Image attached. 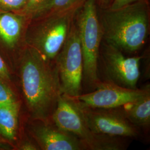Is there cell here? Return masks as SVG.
Listing matches in <instances>:
<instances>
[{"mask_svg": "<svg viewBox=\"0 0 150 150\" xmlns=\"http://www.w3.org/2000/svg\"><path fill=\"white\" fill-rule=\"evenodd\" d=\"M20 59L22 96L30 120L52 121V116L62 94L58 70L38 51L28 46Z\"/></svg>", "mask_w": 150, "mask_h": 150, "instance_id": "cell-1", "label": "cell"}, {"mask_svg": "<svg viewBox=\"0 0 150 150\" xmlns=\"http://www.w3.org/2000/svg\"><path fill=\"white\" fill-rule=\"evenodd\" d=\"M102 39L125 54H135L144 46L149 36V0H139L115 10L99 9Z\"/></svg>", "mask_w": 150, "mask_h": 150, "instance_id": "cell-2", "label": "cell"}, {"mask_svg": "<svg viewBox=\"0 0 150 150\" xmlns=\"http://www.w3.org/2000/svg\"><path fill=\"white\" fill-rule=\"evenodd\" d=\"M82 5L32 18L26 33V45L36 50L47 62L56 64L57 56L65 43L75 16Z\"/></svg>", "mask_w": 150, "mask_h": 150, "instance_id": "cell-3", "label": "cell"}, {"mask_svg": "<svg viewBox=\"0 0 150 150\" xmlns=\"http://www.w3.org/2000/svg\"><path fill=\"white\" fill-rule=\"evenodd\" d=\"M75 22L83 55L82 88L85 86L88 90L93 91L101 82L98 75L97 64L102 40L98 7L95 0L85 1L76 13Z\"/></svg>", "mask_w": 150, "mask_h": 150, "instance_id": "cell-4", "label": "cell"}, {"mask_svg": "<svg viewBox=\"0 0 150 150\" xmlns=\"http://www.w3.org/2000/svg\"><path fill=\"white\" fill-rule=\"evenodd\" d=\"M52 121L59 128L77 137L87 150H123L127 147L126 138L93 132L87 125L72 100L63 94L59 98Z\"/></svg>", "mask_w": 150, "mask_h": 150, "instance_id": "cell-5", "label": "cell"}, {"mask_svg": "<svg viewBox=\"0 0 150 150\" xmlns=\"http://www.w3.org/2000/svg\"><path fill=\"white\" fill-rule=\"evenodd\" d=\"M142 56L127 57L120 49L102 39L98 59V75L101 81L136 89L140 77Z\"/></svg>", "mask_w": 150, "mask_h": 150, "instance_id": "cell-6", "label": "cell"}, {"mask_svg": "<svg viewBox=\"0 0 150 150\" xmlns=\"http://www.w3.org/2000/svg\"><path fill=\"white\" fill-rule=\"evenodd\" d=\"M62 93L74 97L82 93L83 55L75 20L70 33L55 61Z\"/></svg>", "mask_w": 150, "mask_h": 150, "instance_id": "cell-7", "label": "cell"}, {"mask_svg": "<svg viewBox=\"0 0 150 150\" xmlns=\"http://www.w3.org/2000/svg\"><path fill=\"white\" fill-rule=\"evenodd\" d=\"M71 99L93 132L126 139L137 138L141 134V129L126 117L122 106L113 108H92L82 106Z\"/></svg>", "mask_w": 150, "mask_h": 150, "instance_id": "cell-8", "label": "cell"}, {"mask_svg": "<svg viewBox=\"0 0 150 150\" xmlns=\"http://www.w3.org/2000/svg\"><path fill=\"white\" fill-rule=\"evenodd\" d=\"M149 91L150 84L142 88L132 89L101 81L93 91L69 97L86 107L113 108L134 102Z\"/></svg>", "mask_w": 150, "mask_h": 150, "instance_id": "cell-9", "label": "cell"}, {"mask_svg": "<svg viewBox=\"0 0 150 150\" xmlns=\"http://www.w3.org/2000/svg\"><path fill=\"white\" fill-rule=\"evenodd\" d=\"M31 121L28 132L40 150H87L77 137L59 128L52 121Z\"/></svg>", "mask_w": 150, "mask_h": 150, "instance_id": "cell-10", "label": "cell"}, {"mask_svg": "<svg viewBox=\"0 0 150 150\" xmlns=\"http://www.w3.org/2000/svg\"><path fill=\"white\" fill-rule=\"evenodd\" d=\"M31 20L17 12H0V51L19 57L26 46V33Z\"/></svg>", "mask_w": 150, "mask_h": 150, "instance_id": "cell-11", "label": "cell"}, {"mask_svg": "<svg viewBox=\"0 0 150 150\" xmlns=\"http://www.w3.org/2000/svg\"><path fill=\"white\" fill-rule=\"evenodd\" d=\"M129 121L139 129H148L150 125V91L134 102L122 106Z\"/></svg>", "mask_w": 150, "mask_h": 150, "instance_id": "cell-12", "label": "cell"}, {"mask_svg": "<svg viewBox=\"0 0 150 150\" xmlns=\"http://www.w3.org/2000/svg\"><path fill=\"white\" fill-rule=\"evenodd\" d=\"M20 105L17 102L0 106V134L5 139H15L18 126Z\"/></svg>", "mask_w": 150, "mask_h": 150, "instance_id": "cell-13", "label": "cell"}, {"mask_svg": "<svg viewBox=\"0 0 150 150\" xmlns=\"http://www.w3.org/2000/svg\"><path fill=\"white\" fill-rule=\"evenodd\" d=\"M85 1L86 0H52L45 10L34 17L50 13L65 11L77 6L83 4Z\"/></svg>", "mask_w": 150, "mask_h": 150, "instance_id": "cell-14", "label": "cell"}, {"mask_svg": "<svg viewBox=\"0 0 150 150\" xmlns=\"http://www.w3.org/2000/svg\"><path fill=\"white\" fill-rule=\"evenodd\" d=\"M52 0H26L21 11L17 12L26 15L31 19L45 10Z\"/></svg>", "mask_w": 150, "mask_h": 150, "instance_id": "cell-15", "label": "cell"}, {"mask_svg": "<svg viewBox=\"0 0 150 150\" xmlns=\"http://www.w3.org/2000/svg\"><path fill=\"white\" fill-rule=\"evenodd\" d=\"M0 78V106L9 105L18 102L11 88Z\"/></svg>", "mask_w": 150, "mask_h": 150, "instance_id": "cell-16", "label": "cell"}, {"mask_svg": "<svg viewBox=\"0 0 150 150\" xmlns=\"http://www.w3.org/2000/svg\"><path fill=\"white\" fill-rule=\"evenodd\" d=\"M26 0H0V12H18L25 4Z\"/></svg>", "mask_w": 150, "mask_h": 150, "instance_id": "cell-17", "label": "cell"}, {"mask_svg": "<svg viewBox=\"0 0 150 150\" xmlns=\"http://www.w3.org/2000/svg\"><path fill=\"white\" fill-rule=\"evenodd\" d=\"M0 78L4 80H9L10 75L5 62L0 54Z\"/></svg>", "mask_w": 150, "mask_h": 150, "instance_id": "cell-18", "label": "cell"}, {"mask_svg": "<svg viewBox=\"0 0 150 150\" xmlns=\"http://www.w3.org/2000/svg\"><path fill=\"white\" fill-rule=\"evenodd\" d=\"M139 0H113L111 5L109 7V9L115 10L120 8L124 6L134 3Z\"/></svg>", "mask_w": 150, "mask_h": 150, "instance_id": "cell-19", "label": "cell"}, {"mask_svg": "<svg viewBox=\"0 0 150 150\" xmlns=\"http://www.w3.org/2000/svg\"><path fill=\"white\" fill-rule=\"evenodd\" d=\"M20 150H40L38 144H34L30 141H26L22 144L20 146Z\"/></svg>", "mask_w": 150, "mask_h": 150, "instance_id": "cell-20", "label": "cell"}, {"mask_svg": "<svg viewBox=\"0 0 150 150\" xmlns=\"http://www.w3.org/2000/svg\"><path fill=\"white\" fill-rule=\"evenodd\" d=\"M97 6L99 9H106L109 8L113 0H95Z\"/></svg>", "mask_w": 150, "mask_h": 150, "instance_id": "cell-21", "label": "cell"}, {"mask_svg": "<svg viewBox=\"0 0 150 150\" xmlns=\"http://www.w3.org/2000/svg\"><path fill=\"white\" fill-rule=\"evenodd\" d=\"M4 140L1 137H0V144H1L2 143H4Z\"/></svg>", "mask_w": 150, "mask_h": 150, "instance_id": "cell-22", "label": "cell"}]
</instances>
